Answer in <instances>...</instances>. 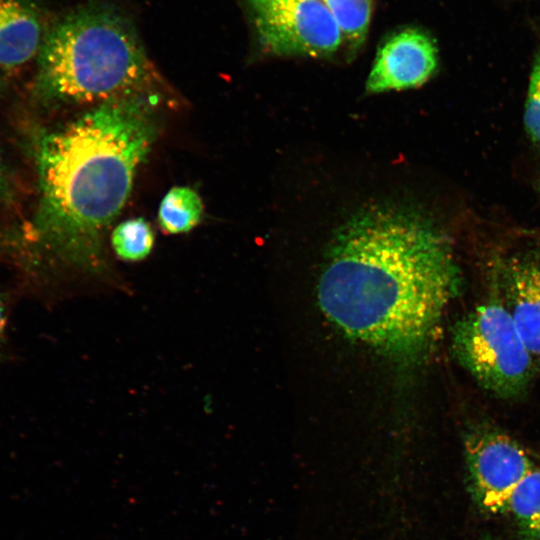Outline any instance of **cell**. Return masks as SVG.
Returning <instances> with one entry per match:
<instances>
[{"mask_svg": "<svg viewBox=\"0 0 540 540\" xmlns=\"http://www.w3.org/2000/svg\"><path fill=\"white\" fill-rule=\"evenodd\" d=\"M459 284L450 242L434 222L413 208L376 205L336 236L318 298L349 336L413 360L432 345Z\"/></svg>", "mask_w": 540, "mask_h": 540, "instance_id": "obj_1", "label": "cell"}, {"mask_svg": "<svg viewBox=\"0 0 540 540\" xmlns=\"http://www.w3.org/2000/svg\"><path fill=\"white\" fill-rule=\"evenodd\" d=\"M152 108L136 94L115 98L41 139L35 230L47 252L83 264L97 255L155 139Z\"/></svg>", "mask_w": 540, "mask_h": 540, "instance_id": "obj_2", "label": "cell"}, {"mask_svg": "<svg viewBox=\"0 0 540 540\" xmlns=\"http://www.w3.org/2000/svg\"><path fill=\"white\" fill-rule=\"evenodd\" d=\"M154 76L132 22L105 4H88L67 15L44 37L38 53L40 92L65 103L134 95Z\"/></svg>", "mask_w": 540, "mask_h": 540, "instance_id": "obj_3", "label": "cell"}, {"mask_svg": "<svg viewBox=\"0 0 540 540\" xmlns=\"http://www.w3.org/2000/svg\"><path fill=\"white\" fill-rule=\"evenodd\" d=\"M452 348L477 384L499 399L523 396L539 372L510 314L490 292L455 324Z\"/></svg>", "mask_w": 540, "mask_h": 540, "instance_id": "obj_4", "label": "cell"}, {"mask_svg": "<svg viewBox=\"0 0 540 540\" xmlns=\"http://www.w3.org/2000/svg\"><path fill=\"white\" fill-rule=\"evenodd\" d=\"M259 43L276 56L326 57L345 42L333 15L317 0H246Z\"/></svg>", "mask_w": 540, "mask_h": 540, "instance_id": "obj_5", "label": "cell"}, {"mask_svg": "<svg viewBox=\"0 0 540 540\" xmlns=\"http://www.w3.org/2000/svg\"><path fill=\"white\" fill-rule=\"evenodd\" d=\"M486 268L488 292L510 314L540 371V243L501 248Z\"/></svg>", "mask_w": 540, "mask_h": 540, "instance_id": "obj_6", "label": "cell"}, {"mask_svg": "<svg viewBox=\"0 0 540 540\" xmlns=\"http://www.w3.org/2000/svg\"><path fill=\"white\" fill-rule=\"evenodd\" d=\"M465 455L476 500L491 513L507 509L511 494L535 467L516 440L487 425L468 433Z\"/></svg>", "mask_w": 540, "mask_h": 540, "instance_id": "obj_7", "label": "cell"}, {"mask_svg": "<svg viewBox=\"0 0 540 540\" xmlns=\"http://www.w3.org/2000/svg\"><path fill=\"white\" fill-rule=\"evenodd\" d=\"M438 52L432 38L419 29H405L379 49L366 81V91L380 93L414 88L435 72Z\"/></svg>", "mask_w": 540, "mask_h": 540, "instance_id": "obj_8", "label": "cell"}, {"mask_svg": "<svg viewBox=\"0 0 540 540\" xmlns=\"http://www.w3.org/2000/svg\"><path fill=\"white\" fill-rule=\"evenodd\" d=\"M42 27L35 9L25 0H0V67L14 69L39 53Z\"/></svg>", "mask_w": 540, "mask_h": 540, "instance_id": "obj_9", "label": "cell"}, {"mask_svg": "<svg viewBox=\"0 0 540 540\" xmlns=\"http://www.w3.org/2000/svg\"><path fill=\"white\" fill-rule=\"evenodd\" d=\"M203 203L199 195L189 187H173L163 197L158 221L170 234L188 232L202 219Z\"/></svg>", "mask_w": 540, "mask_h": 540, "instance_id": "obj_10", "label": "cell"}, {"mask_svg": "<svg viewBox=\"0 0 540 540\" xmlns=\"http://www.w3.org/2000/svg\"><path fill=\"white\" fill-rule=\"evenodd\" d=\"M507 510L524 540H540V467H534L511 494Z\"/></svg>", "mask_w": 540, "mask_h": 540, "instance_id": "obj_11", "label": "cell"}, {"mask_svg": "<svg viewBox=\"0 0 540 540\" xmlns=\"http://www.w3.org/2000/svg\"><path fill=\"white\" fill-rule=\"evenodd\" d=\"M333 15L339 24L345 42L357 47L367 35L372 0H317Z\"/></svg>", "mask_w": 540, "mask_h": 540, "instance_id": "obj_12", "label": "cell"}, {"mask_svg": "<svg viewBox=\"0 0 540 540\" xmlns=\"http://www.w3.org/2000/svg\"><path fill=\"white\" fill-rule=\"evenodd\" d=\"M111 242L121 259L138 261L150 253L154 244V233L146 220L133 218L120 223L114 229Z\"/></svg>", "mask_w": 540, "mask_h": 540, "instance_id": "obj_13", "label": "cell"}, {"mask_svg": "<svg viewBox=\"0 0 540 540\" xmlns=\"http://www.w3.org/2000/svg\"><path fill=\"white\" fill-rule=\"evenodd\" d=\"M523 119L526 133L535 144L540 146V50L532 65Z\"/></svg>", "mask_w": 540, "mask_h": 540, "instance_id": "obj_14", "label": "cell"}, {"mask_svg": "<svg viewBox=\"0 0 540 540\" xmlns=\"http://www.w3.org/2000/svg\"><path fill=\"white\" fill-rule=\"evenodd\" d=\"M9 299L5 293H0V362L4 353L6 328L9 313Z\"/></svg>", "mask_w": 540, "mask_h": 540, "instance_id": "obj_15", "label": "cell"}, {"mask_svg": "<svg viewBox=\"0 0 540 540\" xmlns=\"http://www.w3.org/2000/svg\"><path fill=\"white\" fill-rule=\"evenodd\" d=\"M3 173H2V167H1V161H0V193L2 191V188H3Z\"/></svg>", "mask_w": 540, "mask_h": 540, "instance_id": "obj_16", "label": "cell"}, {"mask_svg": "<svg viewBox=\"0 0 540 540\" xmlns=\"http://www.w3.org/2000/svg\"><path fill=\"white\" fill-rule=\"evenodd\" d=\"M482 540H491V539H490V538H484V539H482Z\"/></svg>", "mask_w": 540, "mask_h": 540, "instance_id": "obj_17", "label": "cell"}]
</instances>
